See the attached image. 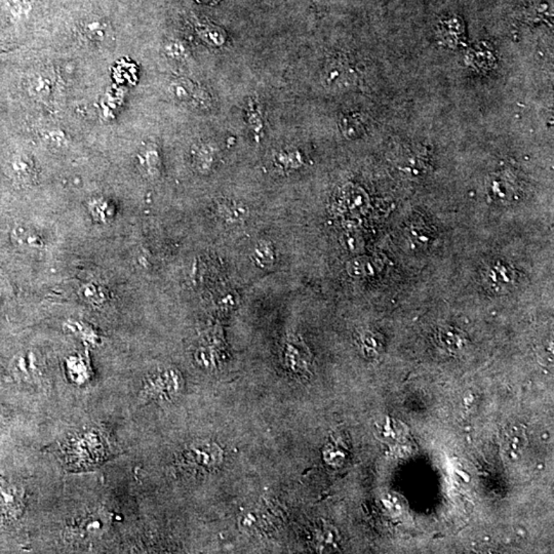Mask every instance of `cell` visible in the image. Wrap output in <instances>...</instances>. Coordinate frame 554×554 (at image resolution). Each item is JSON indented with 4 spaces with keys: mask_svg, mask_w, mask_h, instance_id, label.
I'll use <instances>...</instances> for the list:
<instances>
[{
    "mask_svg": "<svg viewBox=\"0 0 554 554\" xmlns=\"http://www.w3.org/2000/svg\"><path fill=\"white\" fill-rule=\"evenodd\" d=\"M80 34L89 44L95 46H109L113 39V32L108 22L100 18L85 19L80 27Z\"/></svg>",
    "mask_w": 554,
    "mask_h": 554,
    "instance_id": "2",
    "label": "cell"
},
{
    "mask_svg": "<svg viewBox=\"0 0 554 554\" xmlns=\"http://www.w3.org/2000/svg\"><path fill=\"white\" fill-rule=\"evenodd\" d=\"M363 246L362 239L358 234L345 235V246L350 251H358Z\"/></svg>",
    "mask_w": 554,
    "mask_h": 554,
    "instance_id": "11",
    "label": "cell"
},
{
    "mask_svg": "<svg viewBox=\"0 0 554 554\" xmlns=\"http://www.w3.org/2000/svg\"><path fill=\"white\" fill-rule=\"evenodd\" d=\"M172 93L176 96L177 100L185 103L189 106L201 107L205 108L208 104V99L206 94L199 87L189 82H177L172 85Z\"/></svg>",
    "mask_w": 554,
    "mask_h": 554,
    "instance_id": "4",
    "label": "cell"
},
{
    "mask_svg": "<svg viewBox=\"0 0 554 554\" xmlns=\"http://www.w3.org/2000/svg\"><path fill=\"white\" fill-rule=\"evenodd\" d=\"M13 237L20 246H27V248H42L44 244L37 234L23 226H19L13 230Z\"/></svg>",
    "mask_w": 554,
    "mask_h": 554,
    "instance_id": "8",
    "label": "cell"
},
{
    "mask_svg": "<svg viewBox=\"0 0 554 554\" xmlns=\"http://www.w3.org/2000/svg\"><path fill=\"white\" fill-rule=\"evenodd\" d=\"M484 282L495 293H506L515 284L517 275L509 264L504 261H493L482 272Z\"/></svg>",
    "mask_w": 554,
    "mask_h": 554,
    "instance_id": "1",
    "label": "cell"
},
{
    "mask_svg": "<svg viewBox=\"0 0 554 554\" xmlns=\"http://www.w3.org/2000/svg\"><path fill=\"white\" fill-rule=\"evenodd\" d=\"M528 445V436L524 426L515 423L507 426L502 434L501 448L504 456L517 460L522 456Z\"/></svg>",
    "mask_w": 554,
    "mask_h": 554,
    "instance_id": "3",
    "label": "cell"
},
{
    "mask_svg": "<svg viewBox=\"0 0 554 554\" xmlns=\"http://www.w3.org/2000/svg\"><path fill=\"white\" fill-rule=\"evenodd\" d=\"M347 268L352 277H365L374 275L377 272L378 266H377L374 260L371 258L360 257L352 260Z\"/></svg>",
    "mask_w": 554,
    "mask_h": 554,
    "instance_id": "7",
    "label": "cell"
},
{
    "mask_svg": "<svg viewBox=\"0 0 554 554\" xmlns=\"http://www.w3.org/2000/svg\"><path fill=\"white\" fill-rule=\"evenodd\" d=\"M435 338H436L437 344L451 353H457L465 346L466 340L463 334L450 325L439 327Z\"/></svg>",
    "mask_w": 554,
    "mask_h": 554,
    "instance_id": "5",
    "label": "cell"
},
{
    "mask_svg": "<svg viewBox=\"0 0 554 554\" xmlns=\"http://www.w3.org/2000/svg\"><path fill=\"white\" fill-rule=\"evenodd\" d=\"M10 165L13 178L20 183H31L37 178L34 163L28 156L23 154L13 156Z\"/></svg>",
    "mask_w": 554,
    "mask_h": 554,
    "instance_id": "6",
    "label": "cell"
},
{
    "mask_svg": "<svg viewBox=\"0 0 554 554\" xmlns=\"http://www.w3.org/2000/svg\"><path fill=\"white\" fill-rule=\"evenodd\" d=\"M396 421H386L385 425L382 427V429L384 430V434H383V435H384L386 439H392V441H396V439H398L399 430H401V428H399L398 426H396Z\"/></svg>",
    "mask_w": 554,
    "mask_h": 554,
    "instance_id": "10",
    "label": "cell"
},
{
    "mask_svg": "<svg viewBox=\"0 0 554 554\" xmlns=\"http://www.w3.org/2000/svg\"><path fill=\"white\" fill-rule=\"evenodd\" d=\"M432 234L425 226L415 225L410 227L409 239L413 244H416L419 248H425L432 241Z\"/></svg>",
    "mask_w": 554,
    "mask_h": 554,
    "instance_id": "9",
    "label": "cell"
}]
</instances>
